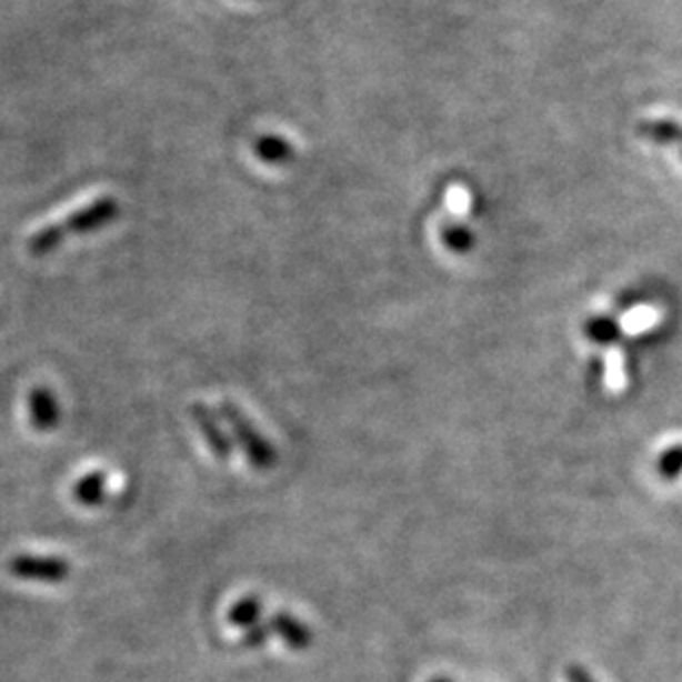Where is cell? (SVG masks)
I'll use <instances>...</instances> for the list:
<instances>
[{"label": "cell", "instance_id": "obj_16", "mask_svg": "<svg viewBox=\"0 0 682 682\" xmlns=\"http://www.w3.org/2000/svg\"><path fill=\"white\" fill-rule=\"evenodd\" d=\"M428 682H454L452 679H448V676H434V679H430Z\"/></svg>", "mask_w": 682, "mask_h": 682}, {"label": "cell", "instance_id": "obj_9", "mask_svg": "<svg viewBox=\"0 0 682 682\" xmlns=\"http://www.w3.org/2000/svg\"><path fill=\"white\" fill-rule=\"evenodd\" d=\"M262 599L258 596H244L242 601L233 603L231 610H229V623L233 628H244V630H251L255 625H260V619H262Z\"/></svg>", "mask_w": 682, "mask_h": 682}, {"label": "cell", "instance_id": "obj_4", "mask_svg": "<svg viewBox=\"0 0 682 682\" xmlns=\"http://www.w3.org/2000/svg\"><path fill=\"white\" fill-rule=\"evenodd\" d=\"M191 419L198 425L202 439L207 441L211 454L220 461H229L233 454V441L222 428V417L207 403H191Z\"/></svg>", "mask_w": 682, "mask_h": 682}, {"label": "cell", "instance_id": "obj_7", "mask_svg": "<svg viewBox=\"0 0 682 682\" xmlns=\"http://www.w3.org/2000/svg\"><path fill=\"white\" fill-rule=\"evenodd\" d=\"M255 156L267 162V164H273V167H280V164H289L293 158H295V149L293 144L282 138V136H262L255 147H253Z\"/></svg>", "mask_w": 682, "mask_h": 682}, {"label": "cell", "instance_id": "obj_11", "mask_svg": "<svg viewBox=\"0 0 682 682\" xmlns=\"http://www.w3.org/2000/svg\"><path fill=\"white\" fill-rule=\"evenodd\" d=\"M439 238L448 251L459 253V255L470 253L477 247L474 233L463 224H443L439 231Z\"/></svg>", "mask_w": 682, "mask_h": 682}, {"label": "cell", "instance_id": "obj_10", "mask_svg": "<svg viewBox=\"0 0 682 682\" xmlns=\"http://www.w3.org/2000/svg\"><path fill=\"white\" fill-rule=\"evenodd\" d=\"M641 136L656 144H681L682 147V124L674 120H650L639 127Z\"/></svg>", "mask_w": 682, "mask_h": 682}, {"label": "cell", "instance_id": "obj_15", "mask_svg": "<svg viewBox=\"0 0 682 682\" xmlns=\"http://www.w3.org/2000/svg\"><path fill=\"white\" fill-rule=\"evenodd\" d=\"M565 676H568V682H596V679L581 665H570L565 670Z\"/></svg>", "mask_w": 682, "mask_h": 682}, {"label": "cell", "instance_id": "obj_5", "mask_svg": "<svg viewBox=\"0 0 682 682\" xmlns=\"http://www.w3.org/2000/svg\"><path fill=\"white\" fill-rule=\"evenodd\" d=\"M269 628H271V634L280 636L284 641V645L293 652H307L315 641L313 630L304 621H300L298 616H293L289 612L273 614L271 621H269Z\"/></svg>", "mask_w": 682, "mask_h": 682}, {"label": "cell", "instance_id": "obj_12", "mask_svg": "<svg viewBox=\"0 0 682 682\" xmlns=\"http://www.w3.org/2000/svg\"><path fill=\"white\" fill-rule=\"evenodd\" d=\"M583 335L599 345H610L621 338V327L616 320L608 315H599L583 324Z\"/></svg>", "mask_w": 682, "mask_h": 682}, {"label": "cell", "instance_id": "obj_17", "mask_svg": "<svg viewBox=\"0 0 682 682\" xmlns=\"http://www.w3.org/2000/svg\"><path fill=\"white\" fill-rule=\"evenodd\" d=\"M681 149H682V147H681Z\"/></svg>", "mask_w": 682, "mask_h": 682}, {"label": "cell", "instance_id": "obj_3", "mask_svg": "<svg viewBox=\"0 0 682 682\" xmlns=\"http://www.w3.org/2000/svg\"><path fill=\"white\" fill-rule=\"evenodd\" d=\"M7 572L20 581L33 583H62L71 574V565L60 556L16 554L7 563Z\"/></svg>", "mask_w": 682, "mask_h": 682}, {"label": "cell", "instance_id": "obj_1", "mask_svg": "<svg viewBox=\"0 0 682 682\" xmlns=\"http://www.w3.org/2000/svg\"><path fill=\"white\" fill-rule=\"evenodd\" d=\"M120 215V202L113 195H102L96 198L93 202H89L84 209L73 211L71 215H67L62 222L49 224L40 231H36L29 242H27V251L33 258H42L49 255L51 251H56L69 235H84V233H96L104 227H109L111 222H116Z\"/></svg>", "mask_w": 682, "mask_h": 682}, {"label": "cell", "instance_id": "obj_8", "mask_svg": "<svg viewBox=\"0 0 682 682\" xmlns=\"http://www.w3.org/2000/svg\"><path fill=\"white\" fill-rule=\"evenodd\" d=\"M104 492H107V474L102 470L84 474L82 479L73 483V490H71L73 499L84 508L100 505L104 499Z\"/></svg>", "mask_w": 682, "mask_h": 682}, {"label": "cell", "instance_id": "obj_6", "mask_svg": "<svg viewBox=\"0 0 682 682\" xmlns=\"http://www.w3.org/2000/svg\"><path fill=\"white\" fill-rule=\"evenodd\" d=\"M29 417L31 425L40 432H49L60 423V405L47 385H36L29 392Z\"/></svg>", "mask_w": 682, "mask_h": 682}, {"label": "cell", "instance_id": "obj_2", "mask_svg": "<svg viewBox=\"0 0 682 682\" xmlns=\"http://www.w3.org/2000/svg\"><path fill=\"white\" fill-rule=\"evenodd\" d=\"M220 417L229 423L231 434L249 463L255 470H271L278 463V452L271 445V441L260 432V428L249 419V414L233 401H222L220 403Z\"/></svg>", "mask_w": 682, "mask_h": 682}, {"label": "cell", "instance_id": "obj_14", "mask_svg": "<svg viewBox=\"0 0 682 682\" xmlns=\"http://www.w3.org/2000/svg\"><path fill=\"white\" fill-rule=\"evenodd\" d=\"M269 636H271V628H269V623L267 625H255V628H251V630H247V634L242 636V648H247V650H253V648H262L267 641H269Z\"/></svg>", "mask_w": 682, "mask_h": 682}, {"label": "cell", "instance_id": "obj_13", "mask_svg": "<svg viewBox=\"0 0 682 682\" xmlns=\"http://www.w3.org/2000/svg\"><path fill=\"white\" fill-rule=\"evenodd\" d=\"M656 474L665 481H674L682 474V443L670 445L656 459Z\"/></svg>", "mask_w": 682, "mask_h": 682}]
</instances>
